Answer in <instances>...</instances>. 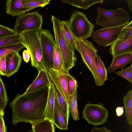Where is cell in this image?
Listing matches in <instances>:
<instances>
[{"mask_svg":"<svg viewBox=\"0 0 132 132\" xmlns=\"http://www.w3.org/2000/svg\"><path fill=\"white\" fill-rule=\"evenodd\" d=\"M39 31H28L20 35L22 43L30 54L31 65L38 70L44 69Z\"/></svg>","mask_w":132,"mask_h":132,"instance_id":"cell-5","label":"cell"},{"mask_svg":"<svg viewBox=\"0 0 132 132\" xmlns=\"http://www.w3.org/2000/svg\"><path fill=\"white\" fill-rule=\"evenodd\" d=\"M16 34L13 29L0 24V37L11 36Z\"/></svg>","mask_w":132,"mask_h":132,"instance_id":"cell-34","label":"cell"},{"mask_svg":"<svg viewBox=\"0 0 132 132\" xmlns=\"http://www.w3.org/2000/svg\"><path fill=\"white\" fill-rule=\"evenodd\" d=\"M60 79L61 87L65 100L69 103V95L68 93L66 74L58 72Z\"/></svg>","mask_w":132,"mask_h":132,"instance_id":"cell-31","label":"cell"},{"mask_svg":"<svg viewBox=\"0 0 132 132\" xmlns=\"http://www.w3.org/2000/svg\"><path fill=\"white\" fill-rule=\"evenodd\" d=\"M53 120V123L59 129L61 130L68 129V120L55 98Z\"/></svg>","mask_w":132,"mask_h":132,"instance_id":"cell-14","label":"cell"},{"mask_svg":"<svg viewBox=\"0 0 132 132\" xmlns=\"http://www.w3.org/2000/svg\"><path fill=\"white\" fill-rule=\"evenodd\" d=\"M54 69L59 72L66 74L69 73L65 70L62 56L58 46L56 44L53 55Z\"/></svg>","mask_w":132,"mask_h":132,"instance_id":"cell-21","label":"cell"},{"mask_svg":"<svg viewBox=\"0 0 132 132\" xmlns=\"http://www.w3.org/2000/svg\"><path fill=\"white\" fill-rule=\"evenodd\" d=\"M6 67V75L9 77L17 72L22 61L21 56L19 52L11 53L5 56Z\"/></svg>","mask_w":132,"mask_h":132,"instance_id":"cell-12","label":"cell"},{"mask_svg":"<svg viewBox=\"0 0 132 132\" xmlns=\"http://www.w3.org/2000/svg\"><path fill=\"white\" fill-rule=\"evenodd\" d=\"M23 0H8L6 2V13L13 16H19L32 9L22 6Z\"/></svg>","mask_w":132,"mask_h":132,"instance_id":"cell-13","label":"cell"},{"mask_svg":"<svg viewBox=\"0 0 132 132\" xmlns=\"http://www.w3.org/2000/svg\"><path fill=\"white\" fill-rule=\"evenodd\" d=\"M91 132H112L107 127H92L91 129Z\"/></svg>","mask_w":132,"mask_h":132,"instance_id":"cell-36","label":"cell"},{"mask_svg":"<svg viewBox=\"0 0 132 132\" xmlns=\"http://www.w3.org/2000/svg\"><path fill=\"white\" fill-rule=\"evenodd\" d=\"M77 89L71 95L69 96V103L72 117L73 119L77 121L80 119L77 104Z\"/></svg>","mask_w":132,"mask_h":132,"instance_id":"cell-23","label":"cell"},{"mask_svg":"<svg viewBox=\"0 0 132 132\" xmlns=\"http://www.w3.org/2000/svg\"><path fill=\"white\" fill-rule=\"evenodd\" d=\"M38 75L33 82L28 88L26 94L50 84L48 77L44 69H38Z\"/></svg>","mask_w":132,"mask_h":132,"instance_id":"cell-16","label":"cell"},{"mask_svg":"<svg viewBox=\"0 0 132 132\" xmlns=\"http://www.w3.org/2000/svg\"><path fill=\"white\" fill-rule=\"evenodd\" d=\"M53 31L56 44L60 52L64 68L66 71L69 70L76 65L77 58L74 52L70 47L64 36L61 21L53 15L51 16Z\"/></svg>","mask_w":132,"mask_h":132,"instance_id":"cell-3","label":"cell"},{"mask_svg":"<svg viewBox=\"0 0 132 132\" xmlns=\"http://www.w3.org/2000/svg\"><path fill=\"white\" fill-rule=\"evenodd\" d=\"M22 56L24 61L26 63L28 62L30 57L28 51L27 50H24L22 52Z\"/></svg>","mask_w":132,"mask_h":132,"instance_id":"cell-37","label":"cell"},{"mask_svg":"<svg viewBox=\"0 0 132 132\" xmlns=\"http://www.w3.org/2000/svg\"><path fill=\"white\" fill-rule=\"evenodd\" d=\"M55 97L53 86L50 83L49 86L47 103L45 113V119L50 120L53 123Z\"/></svg>","mask_w":132,"mask_h":132,"instance_id":"cell-17","label":"cell"},{"mask_svg":"<svg viewBox=\"0 0 132 132\" xmlns=\"http://www.w3.org/2000/svg\"><path fill=\"white\" fill-rule=\"evenodd\" d=\"M39 32L43 66L54 69L53 55L55 43L54 37L47 30L42 28Z\"/></svg>","mask_w":132,"mask_h":132,"instance_id":"cell-8","label":"cell"},{"mask_svg":"<svg viewBox=\"0 0 132 132\" xmlns=\"http://www.w3.org/2000/svg\"><path fill=\"white\" fill-rule=\"evenodd\" d=\"M8 98L4 84L0 74V107L4 111L6 108Z\"/></svg>","mask_w":132,"mask_h":132,"instance_id":"cell-29","label":"cell"},{"mask_svg":"<svg viewBox=\"0 0 132 132\" xmlns=\"http://www.w3.org/2000/svg\"><path fill=\"white\" fill-rule=\"evenodd\" d=\"M103 0H62L63 3H67L78 8L84 9H88L91 6L97 3H102Z\"/></svg>","mask_w":132,"mask_h":132,"instance_id":"cell-22","label":"cell"},{"mask_svg":"<svg viewBox=\"0 0 132 132\" xmlns=\"http://www.w3.org/2000/svg\"><path fill=\"white\" fill-rule=\"evenodd\" d=\"M132 53H127L113 57L112 61L107 70L108 73L117 69L123 68L127 64L132 63Z\"/></svg>","mask_w":132,"mask_h":132,"instance_id":"cell-15","label":"cell"},{"mask_svg":"<svg viewBox=\"0 0 132 132\" xmlns=\"http://www.w3.org/2000/svg\"><path fill=\"white\" fill-rule=\"evenodd\" d=\"M109 52L113 57L132 53V37L126 40L117 39L111 45Z\"/></svg>","mask_w":132,"mask_h":132,"instance_id":"cell-11","label":"cell"},{"mask_svg":"<svg viewBox=\"0 0 132 132\" xmlns=\"http://www.w3.org/2000/svg\"><path fill=\"white\" fill-rule=\"evenodd\" d=\"M68 89L69 96L72 94L78 86L77 82L76 79L69 74H66Z\"/></svg>","mask_w":132,"mask_h":132,"instance_id":"cell-32","label":"cell"},{"mask_svg":"<svg viewBox=\"0 0 132 132\" xmlns=\"http://www.w3.org/2000/svg\"><path fill=\"white\" fill-rule=\"evenodd\" d=\"M71 30L76 39H87L91 35L94 25L82 12H73L69 21Z\"/></svg>","mask_w":132,"mask_h":132,"instance_id":"cell-6","label":"cell"},{"mask_svg":"<svg viewBox=\"0 0 132 132\" xmlns=\"http://www.w3.org/2000/svg\"><path fill=\"white\" fill-rule=\"evenodd\" d=\"M128 3V8L129 10L132 12V0H126Z\"/></svg>","mask_w":132,"mask_h":132,"instance_id":"cell-40","label":"cell"},{"mask_svg":"<svg viewBox=\"0 0 132 132\" xmlns=\"http://www.w3.org/2000/svg\"><path fill=\"white\" fill-rule=\"evenodd\" d=\"M4 115V111L0 107V116H3Z\"/></svg>","mask_w":132,"mask_h":132,"instance_id":"cell-41","label":"cell"},{"mask_svg":"<svg viewBox=\"0 0 132 132\" xmlns=\"http://www.w3.org/2000/svg\"><path fill=\"white\" fill-rule=\"evenodd\" d=\"M20 43H22L21 35L16 34L0 37V47Z\"/></svg>","mask_w":132,"mask_h":132,"instance_id":"cell-27","label":"cell"},{"mask_svg":"<svg viewBox=\"0 0 132 132\" xmlns=\"http://www.w3.org/2000/svg\"><path fill=\"white\" fill-rule=\"evenodd\" d=\"M96 65L98 73L103 82L108 79V71L100 57L97 55L95 58Z\"/></svg>","mask_w":132,"mask_h":132,"instance_id":"cell-26","label":"cell"},{"mask_svg":"<svg viewBox=\"0 0 132 132\" xmlns=\"http://www.w3.org/2000/svg\"><path fill=\"white\" fill-rule=\"evenodd\" d=\"M53 87L55 98L56 99L62 110L68 120L70 112L69 103L65 100L57 89L54 86Z\"/></svg>","mask_w":132,"mask_h":132,"instance_id":"cell-24","label":"cell"},{"mask_svg":"<svg viewBox=\"0 0 132 132\" xmlns=\"http://www.w3.org/2000/svg\"><path fill=\"white\" fill-rule=\"evenodd\" d=\"M7 128L5 125L3 116L0 118V132H6Z\"/></svg>","mask_w":132,"mask_h":132,"instance_id":"cell-38","label":"cell"},{"mask_svg":"<svg viewBox=\"0 0 132 132\" xmlns=\"http://www.w3.org/2000/svg\"><path fill=\"white\" fill-rule=\"evenodd\" d=\"M32 132H55L54 124L47 119L32 125Z\"/></svg>","mask_w":132,"mask_h":132,"instance_id":"cell-19","label":"cell"},{"mask_svg":"<svg viewBox=\"0 0 132 132\" xmlns=\"http://www.w3.org/2000/svg\"><path fill=\"white\" fill-rule=\"evenodd\" d=\"M82 118L88 123L95 126L106 123L108 117V111L101 103L86 104L82 111Z\"/></svg>","mask_w":132,"mask_h":132,"instance_id":"cell-9","label":"cell"},{"mask_svg":"<svg viewBox=\"0 0 132 132\" xmlns=\"http://www.w3.org/2000/svg\"><path fill=\"white\" fill-rule=\"evenodd\" d=\"M49 85L26 94L16 95L10 104L13 126L21 122L32 125L45 119Z\"/></svg>","mask_w":132,"mask_h":132,"instance_id":"cell-1","label":"cell"},{"mask_svg":"<svg viewBox=\"0 0 132 132\" xmlns=\"http://www.w3.org/2000/svg\"><path fill=\"white\" fill-rule=\"evenodd\" d=\"M116 112L117 116L119 117L122 115L124 113L123 107H118L116 109Z\"/></svg>","mask_w":132,"mask_h":132,"instance_id":"cell-39","label":"cell"},{"mask_svg":"<svg viewBox=\"0 0 132 132\" xmlns=\"http://www.w3.org/2000/svg\"><path fill=\"white\" fill-rule=\"evenodd\" d=\"M50 0H23L22 5L32 10L38 7H43L50 3Z\"/></svg>","mask_w":132,"mask_h":132,"instance_id":"cell-28","label":"cell"},{"mask_svg":"<svg viewBox=\"0 0 132 132\" xmlns=\"http://www.w3.org/2000/svg\"><path fill=\"white\" fill-rule=\"evenodd\" d=\"M63 33L70 48L74 52L77 39L73 35L70 28L69 21H61Z\"/></svg>","mask_w":132,"mask_h":132,"instance_id":"cell-18","label":"cell"},{"mask_svg":"<svg viewBox=\"0 0 132 132\" xmlns=\"http://www.w3.org/2000/svg\"><path fill=\"white\" fill-rule=\"evenodd\" d=\"M29 132H32V131H29Z\"/></svg>","mask_w":132,"mask_h":132,"instance_id":"cell-42","label":"cell"},{"mask_svg":"<svg viewBox=\"0 0 132 132\" xmlns=\"http://www.w3.org/2000/svg\"><path fill=\"white\" fill-rule=\"evenodd\" d=\"M75 49L80 53L82 61L91 72L95 85L98 86L104 85L97 72L95 63V58L97 55L98 50L92 43L84 39H77Z\"/></svg>","mask_w":132,"mask_h":132,"instance_id":"cell-4","label":"cell"},{"mask_svg":"<svg viewBox=\"0 0 132 132\" xmlns=\"http://www.w3.org/2000/svg\"><path fill=\"white\" fill-rule=\"evenodd\" d=\"M0 74L3 76H6V67L5 56L0 59Z\"/></svg>","mask_w":132,"mask_h":132,"instance_id":"cell-35","label":"cell"},{"mask_svg":"<svg viewBox=\"0 0 132 132\" xmlns=\"http://www.w3.org/2000/svg\"><path fill=\"white\" fill-rule=\"evenodd\" d=\"M43 22L42 16L37 11L24 13L16 18L13 30L20 35L28 31H39Z\"/></svg>","mask_w":132,"mask_h":132,"instance_id":"cell-7","label":"cell"},{"mask_svg":"<svg viewBox=\"0 0 132 132\" xmlns=\"http://www.w3.org/2000/svg\"><path fill=\"white\" fill-rule=\"evenodd\" d=\"M97 16L95 24L102 28L123 27L129 22V13L121 8L107 10L98 7Z\"/></svg>","mask_w":132,"mask_h":132,"instance_id":"cell-2","label":"cell"},{"mask_svg":"<svg viewBox=\"0 0 132 132\" xmlns=\"http://www.w3.org/2000/svg\"><path fill=\"white\" fill-rule=\"evenodd\" d=\"M25 47L23 43L8 45L0 47V59L7 54L15 51L19 52Z\"/></svg>","mask_w":132,"mask_h":132,"instance_id":"cell-25","label":"cell"},{"mask_svg":"<svg viewBox=\"0 0 132 132\" xmlns=\"http://www.w3.org/2000/svg\"><path fill=\"white\" fill-rule=\"evenodd\" d=\"M117 75L125 79L132 83V64L130 66L122 68L121 70L116 72Z\"/></svg>","mask_w":132,"mask_h":132,"instance_id":"cell-33","label":"cell"},{"mask_svg":"<svg viewBox=\"0 0 132 132\" xmlns=\"http://www.w3.org/2000/svg\"><path fill=\"white\" fill-rule=\"evenodd\" d=\"M132 37V21L123 27L119 36L117 39L126 40Z\"/></svg>","mask_w":132,"mask_h":132,"instance_id":"cell-30","label":"cell"},{"mask_svg":"<svg viewBox=\"0 0 132 132\" xmlns=\"http://www.w3.org/2000/svg\"><path fill=\"white\" fill-rule=\"evenodd\" d=\"M123 27L102 28L93 30L91 37L100 46L111 45L118 38Z\"/></svg>","mask_w":132,"mask_h":132,"instance_id":"cell-10","label":"cell"},{"mask_svg":"<svg viewBox=\"0 0 132 132\" xmlns=\"http://www.w3.org/2000/svg\"><path fill=\"white\" fill-rule=\"evenodd\" d=\"M1 116H0V118H1Z\"/></svg>","mask_w":132,"mask_h":132,"instance_id":"cell-43","label":"cell"},{"mask_svg":"<svg viewBox=\"0 0 132 132\" xmlns=\"http://www.w3.org/2000/svg\"><path fill=\"white\" fill-rule=\"evenodd\" d=\"M123 101L126 120L128 124L131 125L132 123V89L129 90L124 97Z\"/></svg>","mask_w":132,"mask_h":132,"instance_id":"cell-20","label":"cell"}]
</instances>
